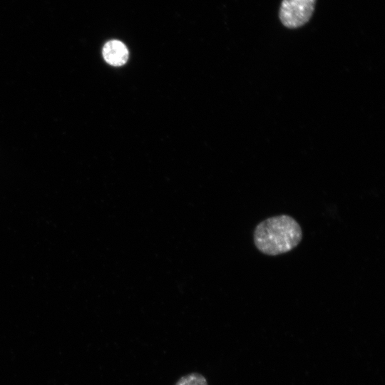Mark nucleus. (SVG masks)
Masks as SVG:
<instances>
[{"instance_id":"1","label":"nucleus","mask_w":385,"mask_h":385,"mask_svg":"<svg viewBox=\"0 0 385 385\" xmlns=\"http://www.w3.org/2000/svg\"><path fill=\"white\" fill-rule=\"evenodd\" d=\"M253 238L259 251L275 256L295 248L302 239V230L292 217L280 215L260 222L254 230Z\"/></svg>"},{"instance_id":"2","label":"nucleus","mask_w":385,"mask_h":385,"mask_svg":"<svg viewBox=\"0 0 385 385\" xmlns=\"http://www.w3.org/2000/svg\"><path fill=\"white\" fill-rule=\"evenodd\" d=\"M317 0H282L279 9L282 24L290 29L302 27L312 18Z\"/></svg>"},{"instance_id":"3","label":"nucleus","mask_w":385,"mask_h":385,"mask_svg":"<svg viewBox=\"0 0 385 385\" xmlns=\"http://www.w3.org/2000/svg\"><path fill=\"white\" fill-rule=\"evenodd\" d=\"M102 55L108 64L114 66H122L128 61V51L121 41L111 40L104 44Z\"/></svg>"},{"instance_id":"4","label":"nucleus","mask_w":385,"mask_h":385,"mask_svg":"<svg viewBox=\"0 0 385 385\" xmlns=\"http://www.w3.org/2000/svg\"><path fill=\"white\" fill-rule=\"evenodd\" d=\"M175 385H208V384L202 374L192 372L180 377Z\"/></svg>"}]
</instances>
